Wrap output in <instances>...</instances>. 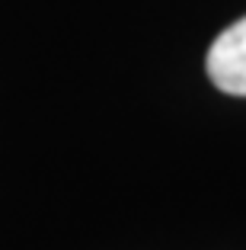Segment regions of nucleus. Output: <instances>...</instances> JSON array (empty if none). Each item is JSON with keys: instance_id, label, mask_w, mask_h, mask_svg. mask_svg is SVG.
<instances>
[{"instance_id": "obj_1", "label": "nucleus", "mask_w": 246, "mask_h": 250, "mask_svg": "<svg viewBox=\"0 0 246 250\" xmlns=\"http://www.w3.org/2000/svg\"><path fill=\"white\" fill-rule=\"evenodd\" d=\"M211 83L221 93L246 96V16L230 22L221 36L211 42L208 58H205Z\"/></svg>"}]
</instances>
